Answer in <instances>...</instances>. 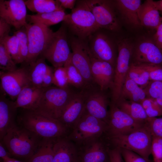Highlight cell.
Listing matches in <instances>:
<instances>
[{
  "instance_id": "cell-1",
  "label": "cell",
  "mask_w": 162,
  "mask_h": 162,
  "mask_svg": "<svg viewBox=\"0 0 162 162\" xmlns=\"http://www.w3.org/2000/svg\"><path fill=\"white\" fill-rule=\"evenodd\" d=\"M17 124L43 138L56 139L68 136L70 131L58 120L32 110L22 109Z\"/></svg>"
},
{
  "instance_id": "cell-2",
  "label": "cell",
  "mask_w": 162,
  "mask_h": 162,
  "mask_svg": "<svg viewBox=\"0 0 162 162\" xmlns=\"http://www.w3.org/2000/svg\"><path fill=\"white\" fill-rule=\"evenodd\" d=\"M43 139L17 124L8 131L0 141L11 156L26 162L36 151Z\"/></svg>"
},
{
  "instance_id": "cell-3",
  "label": "cell",
  "mask_w": 162,
  "mask_h": 162,
  "mask_svg": "<svg viewBox=\"0 0 162 162\" xmlns=\"http://www.w3.org/2000/svg\"><path fill=\"white\" fill-rule=\"evenodd\" d=\"M104 137L109 147L130 151L149 160L152 136L146 123L130 133Z\"/></svg>"
},
{
  "instance_id": "cell-4",
  "label": "cell",
  "mask_w": 162,
  "mask_h": 162,
  "mask_svg": "<svg viewBox=\"0 0 162 162\" xmlns=\"http://www.w3.org/2000/svg\"><path fill=\"white\" fill-rule=\"evenodd\" d=\"M63 22L70 35L83 40L99 28L86 0L76 1L74 8L66 14Z\"/></svg>"
},
{
  "instance_id": "cell-5",
  "label": "cell",
  "mask_w": 162,
  "mask_h": 162,
  "mask_svg": "<svg viewBox=\"0 0 162 162\" xmlns=\"http://www.w3.org/2000/svg\"><path fill=\"white\" fill-rule=\"evenodd\" d=\"M79 92L71 87L63 89L51 86L44 88L38 105L34 110L58 119Z\"/></svg>"
},
{
  "instance_id": "cell-6",
  "label": "cell",
  "mask_w": 162,
  "mask_h": 162,
  "mask_svg": "<svg viewBox=\"0 0 162 162\" xmlns=\"http://www.w3.org/2000/svg\"><path fill=\"white\" fill-rule=\"evenodd\" d=\"M70 48L68 32L63 22L59 29L53 32L40 56L47 59L54 68L63 67L71 58Z\"/></svg>"
},
{
  "instance_id": "cell-7",
  "label": "cell",
  "mask_w": 162,
  "mask_h": 162,
  "mask_svg": "<svg viewBox=\"0 0 162 162\" xmlns=\"http://www.w3.org/2000/svg\"><path fill=\"white\" fill-rule=\"evenodd\" d=\"M107 126L105 122L90 115L85 110L67 137L78 145L102 136L106 132Z\"/></svg>"
},
{
  "instance_id": "cell-8",
  "label": "cell",
  "mask_w": 162,
  "mask_h": 162,
  "mask_svg": "<svg viewBox=\"0 0 162 162\" xmlns=\"http://www.w3.org/2000/svg\"><path fill=\"white\" fill-rule=\"evenodd\" d=\"M28 42V54L26 65L35 62L41 55L53 32L48 27L39 23H27L25 26Z\"/></svg>"
},
{
  "instance_id": "cell-9",
  "label": "cell",
  "mask_w": 162,
  "mask_h": 162,
  "mask_svg": "<svg viewBox=\"0 0 162 162\" xmlns=\"http://www.w3.org/2000/svg\"><path fill=\"white\" fill-rule=\"evenodd\" d=\"M71 49V60L89 86L95 84L92 77L89 49L87 39L83 40L69 34Z\"/></svg>"
},
{
  "instance_id": "cell-10",
  "label": "cell",
  "mask_w": 162,
  "mask_h": 162,
  "mask_svg": "<svg viewBox=\"0 0 162 162\" xmlns=\"http://www.w3.org/2000/svg\"><path fill=\"white\" fill-rule=\"evenodd\" d=\"M94 15L99 28L112 32L120 28L113 1L103 0H86Z\"/></svg>"
},
{
  "instance_id": "cell-11",
  "label": "cell",
  "mask_w": 162,
  "mask_h": 162,
  "mask_svg": "<svg viewBox=\"0 0 162 162\" xmlns=\"http://www.w3.org/2000/svg\"><path fill=\"white\" fill-rule=\"evenodd\" d=\"M146 123L135 120L116 104L111 103L107 130L104 136L109 137L128 134L142 127Z\"/></svg>"
},
{
  "instance_id": "cell-12",
  "label": "cell",
  "mask_w": 162,
  "mask_h": 162,
  "mask_svg": "<svg viewBox=\"0 0 162 162\" xmlns=\"http://www.w3.org/2000/svg\"><path fill=\"white\" fill-rule=\"evenodd\" d=\"M103 30L99 28L88 38L89 49L94 57L108 62L115 67L117 58L115 44Z\"/></svg>"
},
{
  "instance_id": "cell-13",
  "label": "cell",
  "mask_w": 162,
  "mask_h": 162,
  "mask_svg": "<svg viewBox=\"0 0 162 162\" xmlns=\"http://www.w3.org/2000/svg\"><path fill=\"white\" fill-rule=\"evenodd\" d=\"M83 90L85 111L107 124L109 117L107 109L108 102L105 92L101 90L95 84L88 86Z\"/></svg>"
},
{
  "instance_id": "cell-14",
  "label": "cell",
  "mask_w": 162,
  "mask_h": 162,
  "mask_svg": "<svg viewBox=\"0 0 162 162\" xmlns=\"http://www.w3.org/2000/svg\"><path fill=\"white\" fill-rule=\"evenodd\" d=\"M118 56L115 67L113 86L112 89V103L116 104L119 100L122 87L130 65V61L133 50L127 45L118 48Z\"/></svg>"
},
{
  "instance_id": "cell-15",
  "label": "cell",
  "mask_w": 162,
  "mask_h": 162,
  "mask_svg": "<svg viewBox=\"0 0 162 162\" xmlns=\"http://www.w3.org/2000/svg\"><path fill=\"white\" fill-rule=\"evenodd\" d=\"M1 90L14 101L22 90L31 84L24 66L10 72L0 71Z\"/></svg>"
},
{
  "instance_id": "cell-16",
  "label": "cell",
  "mask_w": 162,
  "mask_h": 162,
  "mask_svg": "<svg viewBox=\"0 0 162 162\" xmlns=\"http://www.w3.org/2000/svg\"><path fill=\"white\" fill-rule=\"evenodd\" d=\"M76 145L79 162H110L103 136Z\"/></svg>"
},
{
  "instance_id": "cell-17",
  "label": "cell",
  "mask_w": 162,
  "mask_h": 162,
  "mask_svg": "<svg viewBox=\"0 0 162 162\" xmlns=\"http://www.w3.org/2000/svg\"><path fill=\"white\" fill-rule=\"evenodd\" d=\"M26 6L22 0H0V17L18 30L28 23Z\"/></svg>"
},
{
  "instance_id": "cell-18",
  "label": "cell",
  "mask_w": 162,
  "mask_h": 162,
  "mask_svg": "<svg viewBox=\"0 0 162 162\" xmlns=\"http://www.w3.org/2000/svg\"><path fill=\"white\" fill-rule=\"evenodd\" d=\"M90 51V50H89ZM91 72L94 84L103 91L112 88L115 67L110 63L94 57L89 52Z\"/></svg>"
},
{
  "instance_id": "cell-19",
  "label": "cell",
  "mask_w": 162,
  "mask_h": 162,
  "mask_svg": "<svg viewBox=\"0 0 162 162\" xmlns=\"http://www.w3.org/2000/svg\"><path fill=\"white\" fill-rule=\"evenodd\" d=\"M7 95L0 91V140L8 131L17 124V110L14 101L9 99Z\"/></svg>"
},
{
  "instance_id": "cell-20",
  "label": "cell",
  "mask_w": 162,
  "mask_h": 162,
  "mask_svg": "<svg viewBox=\"0 0 162 162\" xmlns=\"http://www.w3.org/2000/svg\"><path fill=\"white\" fill-rule=\"evenodd\" d=\"M85 110V96L82 90L77 93L58 120L70 131Z\"/></svg>"
},
{
  "instance_id": "cell-21",
  "label": "cell",
  "mask_w": 162,
  "mask_h": 162,
  "mask_svg": "<svg viewBox=\"0 0 162 162\" xmlns=\"http://www.w3.org/2000/svg\"><path fill=\"white\" fill-rule=\"evenodd\" d=\"M135 63H146L162 66V50L150 40L140 42L134 53Z\"/></svg>"
},
{
  "instance_id": "cell-22",
  "label": "cell",
  "mask_w": 162,
  "mask_h": 162,
  "mask_svg": "<svg viewBox=\"0 0 162 162\" xmlns=\"http://www.w3.org/2000/svg\"><path fill=\"white\" fill-rule=\"evenodd\" d=\"M116 11L128 24L137 28L142 26L138 12L141 4L139 0H117L113 1Z\"/></svg>"
},
{
  "instance_id": "cell-23",
  "label": "cell",
  "mask_w": 162,
  "mask_h": 162,
  "mask_svg": "<svg viewBox=\"0 0 162 162\" xmlns=\"http://www.w3.org/2000/svg\"><path fill=\"white\" fill-rule=\"evenodd\" d=\"M53 150L52 162H76L78 160L77 146L67 136L55 140Z\"/></svg>"
},
{
  "instance_id": "cell-24",
  "label": "cell",
  "mask_w": 162,
  "mask_h": 162,
  "mask_svg": "<svg viewBox=\"0 0 162 162\" xmlns=\"http://www.w3.org/2000/svg\"><path fill=\"white\" fill-rule=\"evenodd\" d=\"M31 84L25 87L14 101L17 108L34 110L37 108L44 90Z\"/></svg>"
},
{
  "instance_id": "cell-25",
  "label": "cell",
  "mask_w": 162,
  "mask_h": 162,
  "mask_svg": "<svg viewBox=\"0 0 162 162\" xmlns=\"http://www.w3.org/2000/svg\"><path fill=\"white\" fill-rule=\"evenodd\" d=\"M138 14L142 26L156 29L162 23V17L153 0H146L141 4Z\"/></svg>"
},
{
  "instance_id": "cell-26",
  "label": "cell",
  "mask_w": 162,
  "mask_h": 162,
  "mask_svg": "<svg viewBox=\"0 0 162 162\" xmlns=\"http://www.w3.org/2000/svg\"><path fill=\"white\" fill-rule=\"evenodd\" d=\"M45 60L44 57L40 56L35 62L25 66L30 83L35 87L42 88L43 79L50 67Z\"/></svg>"
},
{
  "instance_id": "cell-27",
  "label": "cell",
  "mask_w": 162,
  "mask_h": 162,
  "mask_svg": "<svg viewBox=\"0 0 162 162\" xmlns=\"http://www.w3.org/2000/svg\"><path fill=\"white\" fill-rule=\"evenodd\" d=\"M146 96L144 89L131 79L127 74L118 101L128 99L130 101L140 103L146 98Z\"/></svg>"
},
{
  "instance_id": "cell-28",
  "label": "cell",
  "mask_w": 162,
  "mask_h": 162,
  "mask_svg": "<svg viewBox=\"0 0 162 162\" xmlns=\"http://www.w3.org/2000/svg\"><path fill=\"white\" fill-rule=\"evenodd\" d=\"M66 15L64 9L62 8L50 12L28 15L26 21L29 23H39L49 27L63 22Z\"/></svg>"
},
{
  "instance_id": "cell-29",
  "label": "cell",
  "mask_w": 162,
  "mask_h": 162,
  "mask_svg": "<svg viewBox=\"0 0 162 162\" xmlns=\"http://www.w3.org/2000/svg\"><path fill=\"white\" fill-rule=\"evenodd\" d=\"M115 104L135 120L142 123H146L148 117L140 103L122 99Z\"/></svg>"
},
{
  "instance_id": "cell-30",
  "label": "cell",
  "mask_w": 162,
  "mask_h": 162,
  "mask_svg": "<svg viewBox=\"0 0 162 162\" xmlns=\"http://www.w3.org/2000/svg\"><path fill=\"white\" fill-rule=\"evenodd\" d=\"M55 140L43 138L36 151L26 162H52L53 145Z\"/></svg>"
},
{
  "instance_id": "cell-31",
  "label": "cell",
  "mask_w": 162,
  "mask_h": 162,
  "mask_svg": "<svg viewBox=\"0 0 162 162\" xmlns=\"http://www.w3.org/2000/svg\"><path fill=\"white\" fill-rule=\"evenodd\" d=\"M25 3L29 10L37 13L50 12L63 8L58 0H28Z\"/></svg>"
},
{
  "instance_id": "cell-32",
  "label": "cell",
  "mask_w": 162,
  "mask_h": 162,
  "mask_svg": "<svg viewBox=\"0 0 162 162\" xmlns=\"http://www.w3.org/2000/svg\"><path fill=\"white\" fill-rule=\"evenodd\" d=\"M64 67L65 68L69 86L78 91L84 90L89 86L87 83L77 69L72 64L70 58Z\"/></svg>"
},
{
  "instance_id": "cell-33",
  "label": "cell",
  "mask_w": 162,
  "mask_h": 162,
  "mask_svg": "<svg viewBox=\"0 0 162 162\" xmlns=\"http://www.w3.org/2000/svg\"><path fill=\"white\" fill-rule=\"evenodd\" d=\"M127 75L142 88L146 87L150 81L148 73L135 62L130 64Z\"/></svg>"
},
{
  "instance_id": "cell-34",
  "label": "cell",
  "mask_w": 162,
  "mask_h": 162,
  "mask_svg": "<svg viewBox=\"0 0 162 162\" xmlns=\"http://www.w3.org/2000/svg\"><path fill=\"white\" fill-rule=\"evenodd\" d=\"M16 64L20 63L19 41L18 38L15 34L9 35L0 40Z\"/></svg>"
},
{
  "instance_id": "cell-35",
  "label": "cell",
  "mask_w": 162,
  "mask_h": 162,
  "mask_svg": "<svg viewBox=\"0 0 162 162\" xmlns=\"http://www.w3.org/2000/svg\"><path fill=\"white\" fill-rule=\"evenodd\" d=\"M13 33L19 40L20 63H24L28 54V42L26 28L23 26Z\"/></svg>"
},
{
  "instance_id": "cell-36",
  "label": "cell",
  "mask_w": 162,
  "mask_h": 162,
  "mask_svg": "<svg viewBox=\"0 0 162 162\" xmlns=\"http://www.w3.org/2000/svg\"><path fill=\"white\" fill-rule=\"evenodd\" d=\"M0 68L2 71L10 72L18 69L16 64L4 46L0 43Z\"/></svg>"
},
{
  "instance_id": "cell-37",
  "label": "cell",
  "mask_w": 162,
  "mask_h": 162,
  "mask_svg": "<svg viewBox=\"0 0 162 162\" xmlns=\"http://www.w3.org/2000/svg\"><path fill=\"white\" fill-rule=\"evenodd\" d=\"M148 118L156 117L162 116V109L155 99L146 98L140 103Z\"/></svg>"
},
{
  "instance_id": "cell-38",
  "label": "cell",
  "mask_w": 162,
  "mask_h": 162,
  "mask_svg": "<svg viewBox=\"0 0 162 162\" xmlns=\"http://www.w3.org/2000/svg\"><path fill=\"white\" fill-rule=\"evenodd\" d=\"M53 84L56 86L61 88L65 89L70 87L67 72L64 66L54 69Z\"/></svg>"
},
{
  "instance_id": "cell-39",
  "label": "cell",
  "mask_w": 162,
  "mask_h": 162,
  "mask_svg": "<svg viewBox=\"0 0 162 162\" xmlns=\"http://www.w3.org/2000/svg\"><path fill=\"white\" fill-rule=\"evenodd\" d=\"M135 63L148 73L150 81H162V66L152 64Z\"/></svg>"
},
{
  "instance_id": "cell-40",
  "label": "cell",
  "mask_w": 162,
  "mask_h": 162,
  "mask_svg": "<svg viewBox=\"0 0 162 162\" xmlns=\"http://www.w3.org/2000/svg\"><path fill=\"white\" fill-rule=\"evenodd\" d=\"M146 123L152 136L162 138V118L148 117Z\"/></svg>"
},
{
  "instance_id": "cell-41",
  "label": "cell",
  "mask_w": 162,
  "mask_h": 162,
  "mask_svg": "<svg viewBox=\"0 0 162 162\" xmlns=\"http://www.w3.org/2000/svg\"><path fill=\"white\" fill-rule=\"evenodd\" d=\"M144 90L149 98L156 99L162 90V81H150Z\"/></svg>"
},
{
  "instance_id": "cell-42",
  "label": "cell",
  "mask_w": 162,
  "mask_h": 162,
  "mask_svg": "<svg viewBox=\"0 0 162 162\" xmlns=\"http://www.w3.org/2000/svg\"><path fill=\"white\" fill-rule=\"evenodd\" d=\"M151 153L154 162H162V138L152 136Z\"/></svg>"
},
{
  "instance_id": "cell-43",
  "label": "cell",
  "mask_w": 162,
  "mask_h": 162,
  "mask_svg": "<svg viewBox=\"0 0 162 162\" xmlns=\"http://www.w3.org/2000/svg\"><path fill=\"white\" fill-rule=\"evenodd\" d=\"M120 149L124 162H149V160L132 151L125 149Z\"/></svg>"
},
{
  "instance_id": "cell-44",
  "label": "cell",
  "mask_w": 162,
  "mask_h": 162,
  "mask_svg": "<svg viewBox=\"0 0 162 162\" xmlns=\"http://www.w3.org/2000/svg\"><path fill=\"white\" fill-rule=\"evenodd\" d=\"M107 151L110 162H124L119 148L107 146Z\"/></svg>"
},
{
  "instance_id": "cell-45",
  "label": "cell",
  "mask_w": 162,
  "mask_h": 162,
  "mask_svg": "<svg viewBox=\"0 0 162 162\" xmlns=\"http://www.w3.org/2000/svg\"><path fill=\"white\" fill-rule=\"evenodd\" d=\"M11 26L4 20L0 17V40L9 35Z\"/></svg>"
},
{
  "instance_id": "cell-46",
  "label": "cell",
  "mask_w": 162,
  "mask_h": 162,
  "mask_svg": "<svg viewBox=\"0 0 162 162\" xmlns=\"http://www.w3.org/2000/svg\"><path fill=\"white\" fill-rule=\"evenodd\" d=\"M53 70L54 69L50 66L43 79L42 88H45L50 86L53 84Z\"/></svg>"
},
{
  "instance_id": "cell-47",
  "label": "cell",
  "mask_w": 162,
  "mask_h": 162,
  "mask_svg": "<svg viewBox=\"0 0 162 162\" xmlns=\"http://www.w3.org/2000/svg\"><path fill=\"white\" fill-rule=\"evenodd\" d=\"M153 40L157 46L162 50V23L156 29Z\"/></svg>"
},
{
  "instance_id": "cell-48",
  "label": "cell",
  "mask_w": 162,
  "mask_h": 162,
  "mask_svg": "<svg viewBox=\"0 0 162 162\" xmlns=\"http://www.w3.org/2000/svg\"><path fill=\"white\" fill-rule=\"evenodd\" d=\"M60 6L63 8L73 9L75 7L76 1L75 0H58Z\"/></svg>"
},
{
  "instance_id": "cell-49",
  "label": "cell",
  "mask_w": 162,
  "mask_h": 162,
  "mask_svg": "<svg viewBox=\"0 0 162 162\" xmlns=\"http://www.w3.org/2000/svg\"><path fill=\"white\" fill-rule=\"evenodd\" d=\"M11 156L2 141L0 142V157L3 160L11 158Z\"/></svg>"
},
{
  "instance_id": "cell-50",
  "label": "cell",
  "mask_w": 162,
  "mask_h": 162,
  "mask_svg": "<svg viewBox=\"0 0 162 162\" xmlns=\"http://www.w3.org/2000/svg\"><path fill=\"white\" fill-rule=\"evenodd\" d=\"M155 6L159 11L162 13V0L157 1H154Z\"/></svg>"
},
{
  "instance_id": "cell-51",
  "label": "cell",
  "mask_w": 162,
  "mask_h": 162,
  "mask_svg": "<svg viewBox=\"0 0 162 162\" xmlns=\"http://www.w3.org/2000/svg\"><path fill=\"white\" fill-rule=\"evenodd\" d=\"M155 100L158 105L162 109V90L159 97Z\"/></svg>"
},
{
  "instance_id": "cell-52",
  "label": "cell",
  "mask_w": 162,
  "mask_h": 162,
  "mask_svg": "<svg viewBox=\"0 0 162 162\" xmlns=\"http://www.w3.org/2000/svg\"><path fill=\"white\" fill-rule=\"evenodd\" d=\"M3 162H14L13 158H10L8 159L3 160Z\"/></svg>"
},
{
  "instance_id": "cell-53",
  "label": "cell",
  "mask_w": 162,
  "mask_h": 162,
  "mask_svg": "<svg viewBox=\"0 0 162 162\" xmlns=\"http://www.w3.org/2000/svg\"><path fill=\"white\" fill-rule=\"evenodd\" d=\"M0 162H3V161L1 159H0Z\"/></svg>"
},
{
  "instance_id": "cell-54",
  "label": "cell",
  "mask_w": 162,
  "mask_h": 162,
  "mask_svg": "<svg viewBox=\"0 0 162 162\" xmlns=\"http://www.w3.org/2000/svg\"><path fill=\"white\" fill-rule=\"evenodd\" d=\"M76 162H79L78 160Z\"/></svg>"
}]
</instances>
